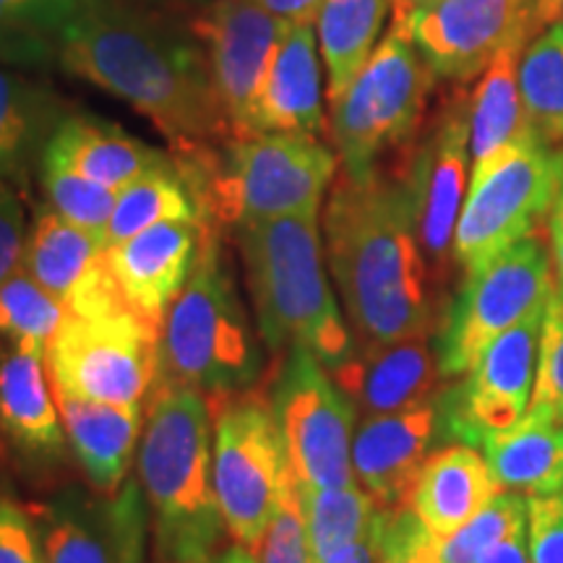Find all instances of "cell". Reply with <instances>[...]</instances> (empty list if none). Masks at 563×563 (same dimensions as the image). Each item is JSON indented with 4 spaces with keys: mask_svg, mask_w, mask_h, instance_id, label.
<instances>
[{
    "mask_svg": "<svg viewBox=\"0 0 563 563\" xmlns=\"http://www.w3.org/2000/svg\"><path fill=\"white\" fill-rule=\"evenodd\" d=\"M543 313L545 308L534 311L498 336L462 382L441 389L443 441L481 446L488 433L504 431L525 418L538 376Z\"/></svg>",
    "mask_w": 563,
    "mask_h": 563,
    "instance_id": "obj_15",
    "label": "cell"
},
{
    "mask_svg": "<svg viewBox=\"0 0 563 563\" xmlns=\"http://www.w3.org/2000/svg\"><path fill=\"white\" fill-rule=\"evenodd\" d=\"M68 115V102L53 87L0 70V180H30Z\"/></svg>",
    "mask_w": 563,
    "mask_h": 563,
    "instance_id": "obj_27",
    "label": "cell"
},
{
    "mask_svg": "<svg viewBox=\"0 0 563 563\" xmlns=\"http://www.w3.org/2000/svg\"><path fill=\"white\" fill-rule=\"evenodd\" d=\"M441 394V391H439ZM439 394L397 412L365 415L352 439V473L382 509H405L435 441H443Z\"/></svg>",
    "mask_w": 563,
    "mask_h": 563,
    "instance_id": "obj_18",
    "label": "cell"
},
{
    "mask_svg": "<svg viewBox=\"0 0 563 563\" xmlns=\"http://www.w3.org/2000/svg\"><path fill=\"white\" fill-rule=\"evenodd\" d=\"M269 399L300 485L342 488L357 483L352 439L361 412L313 352L290 347L282 355Z\"/></svg>",
    "mask_w": 563,
    "mask_h": 563,
    "instance_id": "obj_12",
    "label": "cell"
},
{
    "mask_svg": "<svg viewBox=\"0 0 563 563\" xmlns=\"http://www.w3.org/2000/svg\"><path fill=\"white\" fill-rule=\"evenodd\" d=\"M58 66L150 118L173 157H211L232 139L201 42L152 13L97 0L68 30Z\"/></svg>",
    "mask_w": 563,
    "mask_h": 563,
    "instance_id": "obj_1",
    "label": "cell"
},
{
    "mask_svg": "<svg viewBox=\"0 0 563 563\" xmlns=\"http://www.w3.org/2000/svg\"><path fill=\"white\" fill-rule=\"evenodd\" d=\"M214 224L321 214L323 196L340 173V157L308 133H253L230 139L217 157L178 162Z\"/></svg>",
    "mask_w": 563,
    "mask_h": 563,
    "instance_id": "obj_6",
    "label": "cell"
},
{
    "mask_svg": "<svg viewBox=\"0 0 563 563\" xmlns=\"http://www.w3.org/2000/svg\"><path fill=\"white\" fill-rule=\"evenodd\" d=\"M245 311L217 224L209 222L186 285L159 329V386H186L207 397L253 389L264 350Z\"/></svg>",
    "mask_w": 563,
    "mask_h": 563,
    "instance_id": "obj_5",
    "label": "cell"
},
{
    "mask_svg": "<svg viewBox=\"0 0 563 563\" xmlns=\"http://www.w3.org/2000/svg\"><path fill=\"white\" fill-rule=\"evenodd\" d=\"M548 249H551L555 287L563 292V173L559 191H555L553 207L548 211Z\"/></svg>",
    "mask_w": 563,
    "mask_h": 563,
    "instance_id": "obj_45",
    "label": "cell"
},
{
    "mask_svg": "<svg viewBox=\"0 0 563 563\" xmlns=\"http://www.w3.org/2000/svg\"><path fill=\"white\" fill-rule=\"evenodd\" d=\"M532 563H563V490L527 498Z\"/></svg>",
    "mask_w": 563,
    "mask_h": 563,
    "instance_id": "obj_41",
    "label": "cell"
},
{
    "mask_svg": "<svg viewBox=\"0 0 563 563\" xmlns=\"http://www.w3.org/2000/svg\"><path fill=\"white\" fill-rule=\"evenodd\" d=\"M66 319V306L24 269L0 282V336L45 350Z\"/></svg>",
    "mask_w": 563,
    "mask_h": 563,
    "instance_id": "obj_35",
    "label": "cell"
},
{
    "mask_svg": "<svg viewBox=\"0 0 563 563\" xmlns=\"http://www.w3.org/2000/svg\"><path fill=\"white\" fill-rule=\"evenodd\" d=\"M519 91L534 136L563 150V24H551L522 51Z\"/></svg>",
    "mask_w": 563,
    "mask_h": 563,
    "instance_id": "obj_34",
    "label": "cell"
},
{
    "mask_svg": "<svg viewBox=\"0 0 563 563\" xmlns=\"http://www.w3.org/2000/svg\"><path fill=\"white\" fill-rule=\"evenodd\" d=\"M211 405V477L232 543L258 551L295 477L272 399L258 389Z\"/></svg>",
    "mask_w": 563,
    "mask_h": 563,
    "instance_id": "obj_8",
    "label": "cell"
},
{
    "mask_svg": "<svg viewBox=\"0 0 563 563\" xmlns=\"http://www.w3.org/2000/svg\"><path fill=\"white\" fill-rule=\"evenodd\" d=\"M256 553L258 563H313L306 519H302L298 481L290 485V490L282 498L279 509L274 514L269 530H266Z\"/></svg>",
    "mask_w": 563,
    "mask_h": 563,
    "instance_id": "obj_40",
    "label": "cell"
},
{
    "mask_svg": "<svg viewBox=\"0 0 563 563\" xmlns=\"http://www.w3.org/2000/svg\"><path fill=\"white\" fill-rule=\"evenodd\" d=\"M232 230L264 347L277 357L306 347L327 371L340 368L357 340L329 285L319 214H285Z\"/></svg>",
    "mask_w": 563,
    "mask_h": 563,
    "instance_id": "obj_3",
    "label": "cell"
},
{
    "mask_svg": "<svg viewBox=\"0 0 563 563\" xmlns=\"http://www.w3.org/2000/svg\"><path fill=\"white\" fill-rule=\"evenodd\" d=\"M139 483L162 563H199L224 530L211 477V405L186 386H159L139 439Z\"/></svg>",
    "mask_w": 563,
    "mask_h": 563,
    "instance_id": "obj_4",
    "label": "cell"
},
{
    "mask_svg": "<svg viewBox=\"0 0 563 563\" xmlns=\"http://www.w3.org/2000/svg\"><path fill=\"white\" fill-rule=\"evenodd\" d=\"M199 563H258V553L245 545L232 543L230 548H217L214 553L201 559Z\"/></svg>",
    "mask_w": 563,
    "mask_h": 563,
    "instance_id": "obj_49",
    "label": "cell"
},
{
    "mask_svg": "<svg viewBox=\"0 0 563 563\" xmlns=\"http://www.w3.org/2000/svg\"><path fill=\"white\" fill-rule=\"evenodd\" d=\"M433 334L397 342H357L340 368L329 371L357 412L384 415L433 399L441 391L439 355Z\"/></svg>",
    "mask_w": 563,
    "mask_h": 563,
    "instance_id": "obj_20",
    "label": "cell"
},
{
    "mask_svg": "<svg viewBox=\"0 0 563 563\" xmlns=\"http://www.w3.org/2000/svg\"><path fill=\"white\" fill-rule=\"evenodd\" d=\"M555 287L551 249L540 232L467 274L435 332L441 376H464L498 336L543 311Z\"/></svg>",
    "mask_w": 563,
    "mask_h": 563,
    "instance_id": "obj_10",
    "label": "cell"
},
{
    "mask_svg": "<svg viewBox=\"0 0 563 563\" xmlns=\"http://www.w3.org/2000/svg\"><path fill=\"white\" fill-rule=\"evenodd\" d=\"M386 11L389 0H323L313 30L327 66L329 104L340 100L376 51Z\"/></svg>",
    "mask_w": 563,
    "mask_h": 563,
    "instance_id": "obj_30",
    "label": "cell"
},
{
    "mask_svg": "<svg viewBox=\"0 0 563 563\" xmlns=\"http://www.w3.org/2000/svg\"><path fill=\"white\" fill-rule=\"evenodd\" d=\"M323 251L357 342L433 334L431 274L397 167L378 165L363 178L336 173L323 207Z\"/></svg>",
    "mask_w": 563,
    "mask_h": 563,
    "instance_id": "obj_2",
    "label": "cell"
},
{
    "mask_svg": "<svg viewBox=\"0 0 563 563\" xmlns=\"http://www.w3.org/2000/svg\"><path fill=\"white\" fill-rule=\"evenodd\" d=\"M498 488L483 452L470 443L435 449L422 464L407 506L439 540H446L475 517Z\"/></svg>",
    "mask_w": 563,
    "mask_h": 563,
    "instance_id": "obj_24",
    "label": "cell"
},
{
    "mask_svg": "<svg viewBox=\"0 0 563 563\" xmlns=\"http://www.w3.org/2000/svg\"><path fill=\"white\" fill-rule=\"evenodd\" d=\"M522 527H527V498L522 493L501 490L470 522L441 540V559L443 563H477L493 543Z\"/></svg>",
    "mask_w": 563,
    "mask_h": 563,
    "instance_id": "obj_37",
    "label": "cell"
},
{
    "mask_svg": "<svg viewBox=\"0 0 563 563\" xmlns=\"http://www.w3.org/2000/svg\"><path fill=\"white\" fill-rule=\"evenodd\" d=\"M435 0H389V9H391V26L397 30H405L410 26V21L418 16L420 11H426L428 5H433Z\"/></svg>",
    "mask_w": 563,
    "mask_h": 563,
    "instance_id": "obj_48",
    "label": "cell"
},
{
    "mask_svg": "<svg viewBox=\"0 0 563 563\" xmlns=\"http://www.w3.org/2000/svg\"><path fill=\"white\" fill-rule=\"evenodd\" d=\"M559 19L561 0H435L410 21L407 34L435 79L464 84L504 47H527Z\"/></svg>",
    "mask_w": 563,
    "mask_h": 563,
    "instance_id": "obj_14",
    "label": "cell"
},
{
    "mask_svg": "<svg viewBox=\"0 0 563 563\" xmlns=\"http://www.w3.org/2000/svg\"><path fill=\"white\" fill-rule=\"evenodd\" d=\"M563 173V150L540 139L501 154L470 175L454 230V264L473 274L522 238L540 232Z\"/></svg>",
    "mask_w": 563,
    "mask_h": 563,
    "instance_id": "obj_11",
    "label": "cell"
},
{
    "mask_svg": "<svg viewBox=\"0 0 563 563\" xmlns=\"http://www.w3.org/2000/svg\"><path fill=\"white\" fill-rule=\"evenodd\" d=\"M253 3L262 5L266 13H272L285 26H313L316 19H319L323 0H253Z\"/></svg>",
    "mask_w": 563,
    "mask_h": 563,
    "instance_id": "obj_44",
    "label": "cell"
},
{
    "mask_svg": "<svg viewBox=\"0 0 563 563\" xmlns=\"http://www.w3.org/2000/svg\"><path fill=\"white\" fill-rule=\"evenodd\" d=\"M525 45L504 47L481 74L470 95V157L473 173L488 167L514 146L538 139L527 121L519 91V58ZM470 173V175H473Z\"/></svg>",
    "mask_w": 563,
    "mask_h": 563,
    "instance_id": "obj_28",
    "label": "cell"
},
{
    "mask_svg": "<svg viewBox=\"0 0 563 563\" xmlns=\"http://www.w3.org/2000/svg\"><path fill=\"white\" fill-rule=\"evenodd\" d=\"M209 222H159L139 235L112 243L104 262L133 311L162 329L167 308L178 298L199 256Z\"/></svg>",
    "mask_w": 563,
    "mask_h": 563,
    "instance_id": "obj_19",
    "label": "cell"
},
{
    "mask_svg": "<svg viewBox=\"0 0 563 563\" xmlns=\"http://www.w3.org/2000/svg\"><path fill=\"white\" fill-rule=\"evenodd\" d=\"M298 490L313 563L361 543L386 511L357 483L342 488H308L298 483Z\"/></svg>",
    "mask_w": 563,
    "mask_h": 563,
    "instance_id": "obj_33",
    "label": "cell"
},
{
    "mask_svg": "<svg viewBox=\"0 0 563 563\" xmlns=\"http://www.w3.org/2000/svg\"><path fill=\"white\" fill-rule=\"evenodd\" d=\"M561 16H563V0H561Z\"/></svg>",
    "mask_w": 563,
    "mask_h": 563,
    "instance_id": "obj_50",
    "label": "cell"
},
{
    "mask_svg": "<svg viewBox=\"0 0 563 563\" xmlns=\"http://www.w3.org/2000/svg\"><path fill=\"white\" fill-rule=\"evenodd\" d=\"M0 431L34 460L58 456L68 443L47 378L45 350L9 342L0 352Z\"/></svg>",
    "mask_w": 563,
    "mask_h": 563,
    "instance_id": "obj_22",
    "label": "cell"
},
{
    "mask_svg": "<svg viewBox=\"0 0 563 563\" xmlns=\"http://www.w3.org/2000/svg\"><path fill=\"white\" fill-rule=\"evenodd\" d=\"M97 0H0V63H58L70 26Z\"/></svg>",
    "mask_w": 563,
    "mask_h": 563,
    "instance_id": "obj_31",
    "label": "cell"
},
{
    "mask_svg": "<svg viewBox=\"0 0 563 563\" xmlns=\"http://www.w3.org/2000/svg\"><path fill=\"white\" fill-rule=\"evenodd\" d=\"M173 220L209 222L203 217L199 196H196L191 183L180 170L178 159L141 175V178L118 191L110 222L104 228V241H108V245L121 243L125 238L139 235L141 230Z\"/></svg>",
    "mask_w": 563,
    "mask_h": 563,
    "instance_id": "obj_32",
    "label": "cell"
},
{
    "mask_svg": "<svg viewBox=\"0 0 563 563\" xmlns=\"http://www.w3.org/2000/svg\"><path fill=\"white\" fill-rule=\"evenodd\" d=\"M412 194L415 222L428 274L446 279L454 262V230L470 188V95L456 87L422 123L418 139L397 165Z\"/></svg>",
    "mask_w": 563,
    "mask_h": 563,
    "instance_id": "obj_13",
    "label": "cell"
},
{
    "mask_svg": "<svg viewBox=\"0 0 563 563\" xmlns=\"http://www.w3.org/2000/svg\"><path fill=\"white\" fill-rule=\"evenodd\" d=\"M108 251L102 232L79 228L58 211L42 203L26 230L21 269L63 306L74 295L89 266Z\"/></svg>",
    "mask_w": 563,
    "mask_h": 563,
    "instance_id": "obj_29",
    "label": "cell"
},
{
    "mask_svg": "<svg viewBox=\"0 0 563 563\" xmlns=\"http://www.w3.org/2000/svg\"><path fill=\"white\" fill-rule=\"evenodd\" d=\"M477 449L501 490L527 498L563 490V420L553 415L527 410L511 428L485 435Z\"/></svg>",
    "mask_w": 563,
    "mask_h": 563,
    "instance_id": "obj_26",
    "label": "cell"
},
{
    "mask_svg": "<svg viewBox=\"0 0 563 563\" xmlns=\"http://www.w3.org/2000/svg\"><path fill=\"white\" fill-rule=\"evenodd\" d=\"M150 506L139 481L115 493L66 490L37 525L45 563H141Z\"/></svg>",
    "mask_w": 563,
    "mask_h": 563,
    "instance_id": "obj_16",
    "label": "cell"
},
{
    "mask_svg": "<svg viewBox=\"0 0 563 563\" xmlns=\"http://www.w3.org/2000/svg\"><path fill=\"white\" fill-rule=\"evenodd\" d=\"M42 159L58 162L84 178L121 191L141 175L170 165L175 157L133 139L121 125L70 112L60 129L53 133Z\"/></svg>",
    "mask_w": 563,
    "mask_h": 563,
    "instance_id": "obj_25",
    "label": "cell"
},
{
    "mask_svg": "<svg viewBox=\"0 0 563 563\" xmlns=\"http://www.w3.org/2000/svg\"><path fill=\"white\" fill-rule=\"evenodd\" d=\"M477 563H532L530 540H527V527L506 534L504 540L493 543Z\"/></svg>",
    "mask_w": 563,
    "mask_h": 563,
    "instance_id": "obj_46",
    "label": "cell"
},
{
    "mask_svg": "<svg viewBox=\"0 0 563 563\" xmlns=\"http://www.w3.org/2000/svg\"><path fill=\"white\" fill-rule=\"evenodd\" d=\"M376 563H443L441 540L415 517L410 506L386 511Z\"/></svg>",
    "mask_w": 563,
    "mask_h": 563,
    "instance_id": "obj_39",
    "label": "cell"
},
{
    "mask_svg": "<svg viewBox=\"0 0 563 563\" xmlns=\"http://www.w3.org/2000/svg\"><path fill=\"white\" fill-rule=\"evenodd\" d=\"M433 81L410 34L391 26L340 100L329 104L340 170L363 178L389 152L410 150L426 123Z\"/></svg>",
    "mask_w": 563,
    "mask_h": 563,
    "instance_id": "obj_7",
    "label": "cell"
},
{
    "mask_svg": "<svg viewBox=\"0 0 563 563\" xmlns=\"http://www.w3.org/2000/svg\"><path fill=\"white\" fill-rule=\"evenodd\" d=\"M26 243L24 207L9 180H0V282L21 269Z\"/></svg>",
    "mask_w": 563,
    "mask_h": 563,
    "instance_id": "obj_43",
    "label": "cell"
},
{
    "mask_svg": "<svg viewBox=\"0 0 563 563\" xmlns=\"http://www.w3.org/2000/svg\"><path fill=\"white\" fill-rule=\"evenodd\" d=\"M53 391L87 402L144 407L159 373V327L131 306L70 313L45 347Z\"/></svg>",
    "mask_w": 563,
    "mask_h": 563,
    "instance_id": "obj_9",
    "label": "cell"
},
{
    "mask_svg": "<svg viewBox=\"0 0 563 563\" xmlns=\"http://www.w3.org/2000/svg\"><path fill=\"white\" fill-rule=\"evenodd\" d=\"M53 397L60 410L70 452L91 488L100 493L121 490L136 460L144 407L87 402L63 391H53Z\"/></svg>",
    "mask_w": 563,
    "mask_h": 563,
    "instance_id": "obj_23",
    "label": "cell"
},
{
    "mask_svg": "<svg viewBox=\"0 0 563 563\" xmlns=\"http://www.w3.org/2000/svg\"><path fill=\"white\" fill-rule=\"evenodd\" d=\"M384 514H382V522H384ZM382 522H378L376 530H373L365 540H361V543L344 548V551L329 555V559H323L319 563H376L378 540H382Z\"/></svg>",
    "mask_w": 563,
    "mask_h": 563,
    "instance_id": "obj_47",
    "label": "cell"
},
{
    "mask_svg": "<svg viewBox=\"0 0 563 563\" xmlns=\"http://www.w3.org/2000/svg\"><path fill=\"white\" fill-rule=\"evenodd\" d=\"M530 410H540L563 420V292L553 287L543 313L540 332L538 376Z\"/></svg>",
    "mask_w": 563,
    "mask_h": 563,
    "instance_id": "obj_38",
    "label": "cell"
},
{
    "mask_svg": "<svg viewBox=\"0 0 563 563\" xmlns=\"http://www.w3.org/2000/svg\"><path fill=\"white\" fill-rule=\"evenodd\" d=\"M282 30L285 24L253 0H214L196 24L232 125V139L258 133V95Z\"/></svg>",
    "mask_w": 563,
    "mask_h": 563,
    "instance_id": "obj_17",
    "label": "cell"
},
{
    "mask_svg": "<svg viewBox=\"0 0 563 563\" xmlns=\"http://www.w3.org/2000/svg\"><path fill=\"white\" fill-rule=\"evenodd\" d=\"M319 40L308 24L285 26L274 47L256 104L258 133H308L323 136V87Z\"/></svg>",
    "mask_w": 563,
    "mask_h": 563,
    "instance_id": "obj_21",
    "label": "cell"
},
{
    "mask_svg": "<svg viewBox=\"0 0 563 563\" xmlns=\"http://www.w3.org/2000/svg\"><path fill=\"white\" fill-rule=\"evenodd\" d=\"M0 563H45L37 525L9 498H0Z\"/></svg>",
    "mask_w": 563,
    "mask_h": 563,
    "instance_id": "obj_42",
    "label": "cell"
},
{
    "mask_svg": "<svg viewBox=\"0 0 563 563\" xmlns=\"http://www.w3.org/2000/svg\"><path fill=\"white\" fill-rule=\"evenodd\" d=\"M40 183L47 207H53L68 222L104 235L118 191L100 186L97 180L84 178V175L68 170V167L53 159L40 162Z\"/></svg>",
    "mask_w": 563,
    "mask_h": 563,
    "instance_id": "obj_36",
    "label": "cell"
}]
</instances>
